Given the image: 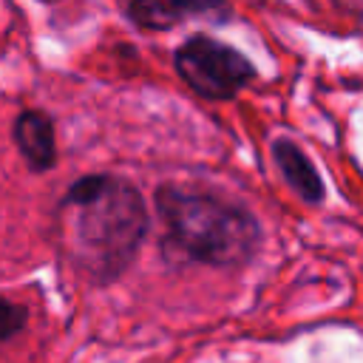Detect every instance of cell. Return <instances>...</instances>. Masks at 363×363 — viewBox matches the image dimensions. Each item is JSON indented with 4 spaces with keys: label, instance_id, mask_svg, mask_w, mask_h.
<instances>
[{
    "label": "cell",
    "instance_id": "6da1fadb",
    "mask_svg": "<svg viewBox=\"0 0 363 363\" xmlns=\"http://www.w3.org/2000/svg\"><path fill=\"white\" fill-rule=\"evenodd\" d=\"M62 216L71 258L96 284L119 278L147 235V207L139 190L105 173L77 179L62 199Z\"/></svg>",
    "mask_w": 363,
    "mask_h": 363
},
{
    "label": "cell",
    "instance_id": "7a4b0ae2",
    "mask_svg": "<svg viewBox=\"0 0 363 363\" xmlns=\"http://www.w3.org/2000/svg\"><path fill=\"white\" fill-rule=\"evenodd\" d=\"M156 213L164 227V250L204 267H241L261 244L258 218L238 201L207 187L162 184Z\"/></svg>",
    "mask_w": 363,
    "mask_h": 363
},
{
    "label": "cell",
    "instance_id": "3957f363",
    "mask_svg": "<svg viewBox=\"0 0 363 363\" xmlns=\"http://www.w3.org/2000/svg\"><path fill=\"white\" fill-rule=\"evenodd\" d=\"M173 62L179 77L204 99H230L255 77L252 62L241 51L204 34L190 37Z\"/></svg>",
    "mask_w": 363,
    "mask_h": 363
},
{
    "label": "cell",
    "instance_id": "277c9868",
    "mask_svg": "<svg viewBox=\"0 0 363 363\" xmlns=\"http://www.w3.org/2000/svg\"><path fill=\"white\" fill-rule=\"evenodd\" d=\"M233 9L227 0H130L128 17L147 31H167L184 20L224 23Z\"/></svg>",
    "mask_w": 363,
    "mask_h": 363
},
{
    "label": "cell",
    "instance_id": "5b68a950",
    "mask_svg": "<svg viewBox=\"0 0 363 363\" xmlns=\"http://www.w3.org/2000/svg\"><path fill=\"white\" fill-rule=\"evenodd\" d=\"M14 142L23 159L28 162L31 170L43 173L51 170L57 162V142H54V125L43 111H23L14 119Z\"/></svg>",
    "mask_w": 363,
    "mask_h": 363
},
{
    "label": "cell",
    "instance_id": "8992f818",
    "mask_svg": "<svg viewBox=\"0 0 363 363\" xmlns=\"http://www.w3.org/2000/svg\"><path fill=\"white\" fill-rule=\"evenodd\" d=\"M272 159L281 170V176L289 182V187L306 201V204H320L323 201V182L309 156L292 142V139H275L272 142Z\"/></svg>",
    "mask_w": 363,
    "mask_h": 363
},
{
    "label": "cell",
    "instance_id": "52a82bcc",
    "mask_svg": "<svg viewBox=\"0 0 363 363\" xmlns=\"http://www.w3.org/2000/svg\"><path fill=\"white\" fill-rule=\"evenodd\" d=\"M26 320H28V309L23 303L0 298V346L9 343L11 337H17L26 329Z\"/></svg>",
    "mask_w": 363,
    "mask_h": 363
},
{
    "label": "cell",
    "instance_id": "ba28073f",
    "mask_svg": "<svg viewBox=\"0 0 363 363\" xmlns=\"http://www.w3.org/2000/svg\"><path fill=\"white\" fill-rule=\"evenodd\" d=\"M332 3H335L340 11H346V14L363 20V0H332Z\"/></svg>",
    "mask_w": 363,
    "mask_h": 363
},
{
    "label": "cell",
    "instance_id": "9c48e42d",
    "mask_svg": "<svg viewBox=\"0 0 363 363\" xmlns=\"http://www.w3.org/2000/svg\"><path fill=\"white\" fill-rule=\"evenodd\" d=\"M43 3H57V0H43Z\"/></svg>",
    "mask_w": 363,
    "mask_h": 363
}]
</instances>
